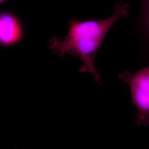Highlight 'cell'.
<instances>
[{
    "mask_svg": "<svg viewBox=\"0 0 149 149\" xmlns=\"http://www.w3.org/2000/svg\"><path fill=\"white\" fill-rule=\"evenodd\" d=\"M15 149H27L24 148H23L19 149V148H15Z\"/></svg>",
    "mask_w": 149,
    "mask_h": 149,
    "instance_id": "obj_6",
    "label": "cell"
},
{
    "mask_svg": "<svg viewBox=\"0 0 149 149\" xmlns=\"http://www.w3.org/2000/svg\"><path fill=\"white\" fill-rule=\"evenodd\" d=\"M7 1H8V0H0V3H3Z\"/></svg>",
    "mask_w": 149,
    "mask_h": 149,
    "instance_id": "obj_5",
    "label": "cell"
},
{
    "mask_svg": "<svg viewBox=\"0 0 149 149\" xmlns=\"http://www.w3.org/2000/svg\"><path fill=\"white\" fill-rule=\"evenodd\" d=\"M129 12L128 4L117 3L114 6V13L109 18L71 19L64 40L53 37L50 40L49 48L59 56L70 54L79 58L83 63L79 72L90 73L97 83L101 84L100 74L95 67L96 54L110 29L119 19L127 16Z\"/></svg>",
    "mask_w": 149,
    "mask_h": 149,
    "instance_id": "obj_1",
    "label": "cell"
},
{
    "mask_svg": "<svg viewBox=\"0 0 149 149\" xmlns=\"http://www.w3.org/2000/svg\"><path fill=\"white\" fill-rule=\"evenodd\" d=\"M139 22L144 37L149 42V0H142Z\"/></svg>",
    "mask_w": 149,
    "mask_h": 149,
    "instance_id": "obj_4",
    "label": "cell"
},
{
    "mask_svg": "<svg viewBox=\"0 0 149 149\" xmlns=\"http://www.w3.org/2000/svg\"><path fill=\"white\" fill-rule=\"evenodd\" d=\"M118 76L130 88L131 101L137 110L136 123L149 125V65L134 73L125 71Z\"/></svg>",
    "mask_w": 149,
    "mask_h": 149,
    "instance_id": "obj_2",
    "label": "cell"
},
{
    "mask_svg": "<svg viewBox=\"0 0 149 149\" xmlns=\"http://www.w3.org/2000/svg\"><path fill=\"white\" fill-rule=\"evenodd\" d=\"M23 31L20 21L15 15L7 11L0 15V43L5 47L15 45L22 39Z\"/></svg>",
    "mask_w": 149,
    "mask_h": 149,
    "instance_id": "obj_3",
    "label": "cell"
}]
</instances>
